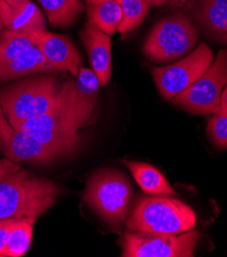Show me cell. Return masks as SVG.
<instances>
[{"mask_svg":"<svg viewBox=\"0 0 227 257\" xmlns=\"http://www.w3.org/2000/svg\"><path fill=\"white\" fill-rule=\"evenodd\" d=\"M99 86L93 70L80 67L75 80L62 83L54 104L45 113L13 126L71 156L80 147L79 131L94 116Z\"/></svg>","mask_w":227,"mask_h":257,"instance_id":"cell-1","label":"cell"},{"mask_svg":"<svg viewBox=\"0 0 227 257\" xmlns=\"http://www.w3.org/2000/svg\"><path fill=\"white\" fill-rule=\"evenodd\" d=\"M59 187L21 168L0 177V220L36 218L56 203Z\"/></svg>","mask_w":227,"mask_h":257,"instance_id":"cell-2","label":"cell"},{"mask_svg":"<svg viewBox=\"0 0 227 257\" xmlns=\"http://www.w3.org/2000/svg\"><path fill=\"white\" fill-rule=\"evenodd\" d=\"M196 224L194 211L178 199L162 195L142 196L126 219V226L146 234L179 235Z\"/></svg>","mask_w":227,"mask_h":257,"instance_id":"cell-3","label":"cell"},{"mask_svg":"<svg viewBox=\"0 0 227 257\" xmlns=\"http://www.w3.org/2000/svg\"><path fill=\"white\" fill-rule=\"evenodd\" d=\"M133 188L124 174L102 169L88 179L83 199L88 207L115 232H120L127 219Z\"/></svg>","mask_w":227,"mask_h":257,"instance_id":"cell-4","label":"cell"},{"mask_svg":"<svg viewBox=\"0 0 227 257\" xmlns=\"http://www.w3.org/2000/svg\"><path fill=\"white\" fill-rule=\"evenodd\" d=\"M62 84L52 73H44L0 90V107L14 125L45 113L54 104Z\"/></svg>","mask_w":227,"mask_h":257,"instance_id":"cell-5","label":"cell"},{"mask_svg":"<svg viewBox=\"0 0 227 257\" xmlns=\"http://www.w3.org/2000/svg\"><path fill=\"white\" fill-rule=\"evenodd\" d=\"M197 41L194 24L184 13L176 12L154 26L143 45V53L151 62H173L189 54Z\"/></svg>","mask_w":227,"mask_h":257,"instance_id":"cell-6","label":"cell"},{"mask_svg":"<svg viewBox=\"0 0 227 257\" xmlns=\"http://www.w3.org/2000/svg\"><path fill=\"white\" fill-rule=\"evenodd\" d=\"M57 72L27 34L9 30L0 32V80Z\"/></svg>","mask_w":227,"mask_h":257,"instance_id":"cell-7","label":"cell"},{"mask_svg":"<svg viewBox=\"0 0 227 257\" xmlns=\"http://www.w3.org/2000/svg\"><path fill=\"white\" fill-rule=\"evenodd\" d=\"M226 84L227 48H224L192 85L172 99V104L192 115L210 116L218 109Z\"/></svg>","mask_w":227,"mask_h":257,"instance_id":"cell-8","label":"cell"},{"mask_svg":"<svg viewBox=\"0 0 227 257\" xmlns=\"http://www.w3.org/2000/svg\"><path fill=\"white\" fill-rule=\"evenodd\" d=\"M200 234L189 229L179 235L146 234L128 229L121 238L123 257H192Z\"/></svg>","mask_w":227,"mask_h":257,"instance_id":"cell-9","label":"cell"},{"mask_svg":"<svg viewBox=\"0 0 227 257\" xmlns=\"http://www.w3.org/2000/svg\"><path fill=\"white\" fill-rule=\"evenodd\" d=\"M213 62L211 48L200 43L185 58L166 67L153 68L151 73L161 95L170 100L192 85Z\"/></svg>","mask_w":227,"mask_h":257,"instance_id":"cell-10","label":"cell"},{"mask_svg":"<svg viewBox=\"0 0 227 257\" xmlns=\"http://www.w3.org/2000/svg\"><path fill=\"white\" fill-rule=\"evenodd\" d=\"M0 146L5 156L16 163H49L60 157H66L61 151L43 144L29 133L14 127L7 119L2 107H0Z\"/></svg>","mask_w":227,"mask_h":257,"instance_id":"cell-11","label":"cell"},{"mask_svg":"<svg viewBox=\"0 0 227 257\" xmlns=\"http://www.w3.org/2000/svg\"><path fill=\"white\" fill-rule=\"evenodd\" d=\"M41 50L44 58L58 72H69L78 75L82 59L79 50L70 38L45 31L27 34Z\"/></svg>","mask_w":227,"mask_h":257,"instance_id":"cell-12","label":"cell"},{"mask_svg":"<svg viewBox=\"0 0 227 257\" xmlns=\"http://www.w3.org/2000/svg\"><path fill=\"white\" fill-rule=\"evenodd\" d=\"M183 8L192 23L227 46V0H187Z\"/></svg>","mask_w":227,"mask_h":257,"instance_id":"cell-13","label":"cell"},{"mask_svg":"<svg viewBox=\"0 0 227 257\" xmlns=\"http://www.w3.org/2000/svg\"><path fill=\"white\" fill-rule=\"evenodd\" d=\"M80 37L100 86L107 85L111 80L113 69L112 40L110 36L88 22L81 31Z\"/></svg>","mask_w":227,"mask_h":257,"instance_id":"cell-14","label":"cell"},{"mask_svg":"<svg viewBox=\"0 0 227 257\" xmlns=\"http://www.w3.org/2000/svg\"><path fill=\"white\" fill-rule=\"evenodd\" d=\"M7 3L9 5L5 18L7 30L24 34L46 30L43 14L31 0H7Z\"/></svg>","mask_w":227,"mask_h":257,"instance_id":"cell-15","label":"cell"},{"mask_svg":"<svg viewBox=\"0 0 227 257\" xmlns=\"http://www.w3.org/2000/svg\"><path fill=\"white\" fill-rule=\"evenodd\" d=\"M138 186L149 195L172 196L175 191L167 178L154 166L142 162H126Z\"/></svg>","mask_w":227,"mask_h":257,"instance_id":"cell-16","label":"cell"},{"mask_svg":"<svg viewBox=\"0 0 227 257\" xmlns=\"http://www.w3.org/2000/svg\"><path fill=\"white\" fill-rule=\"evenodd\" d=\"M88 20L109 36L118 31L123 18L122 9L117 0L86 4Z\"/></svg>","mask_w":227,"mask_h":257,"instance_id":"cell-17","label":"cell"},{"mask_svg":"<svg viewBox=\"0 0 227 257\" xmlns=\"http://www.w3.org/2000/svg\"><path fill=\"white\" fill-rule=\"evenodd\" d=\"M53 27H69L84 12L81 0H38Z\"/></svg>","mask_w":227,"mask_h":257,"instance_id":"cell-18","label":"cell"},{"mask_svg":"<svg viewBox=\"0 0 227 257\" xmlns=\"http://www.w3.org/2000/svg\"><path fill=\"white\" fill-rule=\"evenodd\" d=\"M36 218H18L12 227L8 244V256L20 257L26 253L31 245L33 224Z\"/></svg>","mask_w":227,"mask_h":257,"instance_id":"cell-19","label":"cell"},{"mask_svg":"<svg viewBox=\"0 0 227 257\" xmlns=\"http://www.w3.org/2000/svg\"><path fill=\"white\" fill-rule=\"evenodd\" d=\"M122 9V22L118 27L120 34L133 31L145 19L149 6L145 0H117Z\"/></svg>","mask_w":227,"mask_h":257,"instance_id":"cell-20","label":"cell"},{"mask_svg":"<svg viewBox=\"0 0 227 257\" xmlns=\"http://www.w3.org/2000/svg\"><path fill=\"white\" fill-rule=\"evenodd\" d=\"M207 135L211 143L219 149L227 150V112L217 109L209 120Z\"/></svg>","mask_w":227,"mask_h":257,"instance_id":"cell-21","label":"cell"},{"mask_svg":"<svg viewBox=\"0 0 227 257\" xmlns=\"http://www.w3.org/2000/svg\"><path fill=\"white\" fill-rule=\"evenodd\" d=\"M18 218H8L0 220V257L8 256V244L11 230Z\"/></svg>","mask_w":227,"mask_h":257,"instance_id":"cell-22","label":"cell"},{"mask_svg":"<svg viewBox=\"0 0 227 257\" xmlns=\"http://www.w3.org/2000/svg\"><path fill=\"white\" fill-rule=\"evenodd\" d=\"M22 167L21 165H19L18 163L5 158V159H0V177L11 173V172H15L20 170Z\"/></svg>","mask_w":227,"mask_h":257,"instance_id":"cell-23","label":"cell"},{"mask_svg":"<svg viewBox=\"0 0 227 257\" xmlns=\"http://www.w3.org/2000/svg\"><path fill=\"white\" fill-rule=\"evenodd\" d=\"M9 5L7 0H0V32H3L6 29L5 26V18L8 13Z\"/></svg>","mask_w":227,"mask_h":257,"instance_id":"cell-24","label":"cell"},{"mask_svg":"<svg viewBox=\"0 0 227 257\" xmlns=\"http://www.w3.org/2000/svg\"><path fill=\"white\" fill-rule=\"evenodd\" d=\"M218 109H221V110L227 112V84H226V86H225V88L222 92Z\"/></svg>","mask_w":227,"mask_h":257,"instance_id":"cell-25","label":"cell"},{"mask_svg":"<svg viewBox=\"0 0 227 257\" xmlns=\"http://www.w3.org/2000/svg\"><path fill=\"white\" fill-rule=\"evenodd\" d=\"M186 3H187V0H167V5L174 9L183 8Z\"/></svg>","mask_w":227,"mask_h":257,"instance_id":"cell-26","label":"cell"},{"mask_svg":"<svg viewBox=\"0 0 227 257\" xmlns=\"http://www.w3.org/2000/svg\"><path fill=\"white\" fill-rule=\"evenodd\" d=\"M145 2L151 7H162L167 5V0H145Z\"/></svg>","mask_w":227,"mask_h":257,"instance_id":"cell-27","label":"cell"},{"mask_svg":"<svg viewBox=\"0 0 227 257\" xmlns=\"http://www.w3.org/2000/svg\"><path fill=\"white\" fill-rule=\"evenodd\" d=\"M104 2V0H86V4H93V3H99Z\"/></svg>","mask_w":227,"mask_h":257,"instance_id":"cell-28","label":"cell"}]
</instances>
